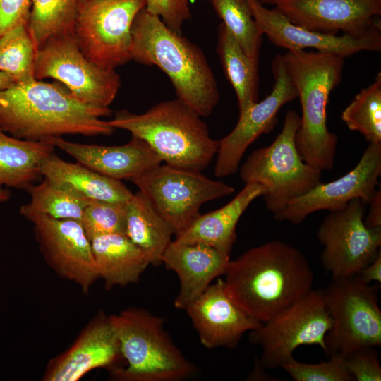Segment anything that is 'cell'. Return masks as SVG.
Instances as JSON below:
<instances>
[{"mask_svg":"<svg viewBox=\"0 0 381 381\" xmlns=\"http://www.w3.org/2000/svg\"><path fill=\"white\" fill-rule=\"evenodd\" d=\"M177 235L200 214L205 202L232 194L234 188L201 171L159 164L131 180Z\"/></svg>","mask_w":381,"mask_h":381,"instance_id":"9c48e42d","label":"cell"},{"mask_svg":"<svg viewBox=\"0 0 381 381\" xmlns=\"http://www.w3.org/2000/svg\"><path fill=\"white\" fill-rule=\"evenodd\" d=\"M120 342L125 368L112 370L123 381H180L197 368L175 345L164 328L163 318L128 308L110 315Z\"/></svg>","mask_w":381,"mask_h":381,"instance_id":"8992f818","label":"cell"},{"mask_svg":"<svg viewBox=\"0 0 381 381\" xmlns=\"http://www.w3.org/2000/svg\"><path fill=\"white\" fill-rule=\"evenodd\" d=\"M132 59L156 66L169 78L177 98L201 116H209L219 100L215 76L202 51L171 30L143 8L131 28Z\"/></svg>","mask_w":381,"mask_h":381,"instance_id":"3957f363","label":"cell"},{"mask_svg":"<svg viewBox=\"0 0 381 381\" xmlns=\"http://www.w3.org/2000/svg\"><path fill=\"white\" fill-rule=\"evenodd\" d=\"M368 214L364 218L365 225L370 229H381V191L377 189L368 203Z\"/></svg>","mask_w":381,"mask_h":381,"instance_id":"f35d334b","label":"cell"},{"mask_svg":"<svg viewBox=\"0 0 381 381\" xmlns=\"http://www.w3.org/2000/svg\"><path fill=\"white\" fill-rule=\"evenodd\" d=\"M365 204L360 199L349 201L322 219L317 237L324 246L320 260L332 279L358 274L381 251V229L364 224Z\"/></svg>","mask_w":381,"mask_h":381,"instance_id":"4fadbf2b","label":"cell"},{"mask_svg":"<svg viewBox=\"0 0 381 381\" xmlns=\"http://www.w3.org/2000/svg\"><path fill=\"white\" fill-rule=\"evenodd\" d=\"M332 326L323 289L308 294L250 331V341L262 350L260 363L275 369L291 361L301 346L317 345L325 350V338Z\"/></svg>","mask_w":381,"mask_h":381,"instance_id":"8fae6325","label":"cell"},{"mask_svg":"<svg viewBox=\"0 0 381 381\" xmlns=\"http://www.w3.org/2000/svg\"><path fill=\"white\" fill-rule=\"evenodd\" d=\"M341 119L347 127L370 143H381V74L362 89L345 108Z\"/></svg>","mask_w":381,"mask_h":381,"instance_id":"1f68e13d","label":"cell"},{"mask_svg":"<svg viewBox=\"0 0 381 381\" xmlns=\"http://www.w3.org/2000/svg\"><path fill=\"white\" fill-rule=\"evenodd\" d=\"M230 255L202 243L171 241L162 256V263L174 271L180 288L174 306L186 310L217 277L224 274Z\"/></svg>","mask_w":381,"mask_h":381,"instance_id":"7402d4cb","label":"cell"},{"mask_svg":"<svg viewBox=\"0 0 381 381\" xmlns=\"http://www.w3.org/2000/svg\"><path fill=\"white\" fill-rule=\"evenodd\" d=\"M14 84L16 81L11 76L0 71V90L9 88Z\"/></svg>","mask_w":381,"mask_h":381,"instance_id":"60d3db41","label":"cell"},{"mask_svg":"<svg viewBox=\"0 0 381 381\" xmlns=\"http://www.w3.org/2000/svg\"><path fill=\"white\" fill-rule=\"evenodd\" d=\"M37 50L28 23L11 29L0 37V71L11 76L16 83L35 80Z\"/></svg>","mask_w":381,"mask_h":381,"instance_id":"4dcf8cb0","label":"cell"},{"mask_svg":"<svg viewBox=\"0 0 381 381\" xmlns=\"http://www.w3.org/2000/svg\"><path fill=\"white\" fill-rule=\"evenodd\" d=\"M145 0H82L73 35L83 54L105 69L132 59L131 28Z\"/></svg>","mask_w":381,"mask_h":381,"instance_id":"30bf717a","label":"cell"},{"mask_svg":"<svg viewBox=\"0 0 381 381\" xmlns=\"http://www.w3.org/2000/svg\"><path fill=\"white\" fill-rule=\"evenodd\" d=\"M45 142L70 155L84 166L120 181L132 180L162 162L145 141L134 135L121 145L81 144L62 137L52 138Z\"/></svg>","mask_w":381,"mask_h":381,"instance_id":"44dd1931","label":"cell"},{"mask_svg":"<svg viewBox=\"0 0 381 381\" xmlns=\"http://www.w3.org/2000/svg\"><path fill=\"white\" fill-rule=\"evenodd\" d=\"M358 275L366 284L373 282L381 283V251L370 264L359 272Z\"/></svg>","mask_w":381,"mask_h":381,"instance_id":"ab89813d","label":"cell"},{"mask_svg":"<svg viewBox=\"0 0 381 381\" xmlns=\"http://www.w3.org/2000/svg\"><path fill=\"white\" fill-rule=\"evenodd\" d=\"M31 0H0V37L11 29L28 23Z\"/></svg>","mask_w":381,"mask_h":381,"instance_id":"74e56055","label":"cell"},{"mask_svg":"<svg viewBox=\"0 0 381 381\" xmlns=\"http://www.w3.org/2000/svg\"><path fill=\"white\" fill-rule=\"evenodd\" d=\"M126 235L145 254L150 264L162 263L174 231L140 190L126 202Z\"/></svg>","mask_w":381,"mask_h":381,"instance_id":"4316f807","label":"cell"},{"mask_svg":"<svg viewBox=\"0 0 381 381\" xmlns=\"http://www.w3.org/2000/svg\"><path fill=\"white\" fill-rule=\"evenodd\" d=\"M332 326L325 338L327 356L344 358L353 352L381 345V310L378 286L358 274L332 279L323 289Z\"/></svg>","mask_w":381,"mask_h":381,"instance_id":"ba28073f","label":"cell"},{"mask_svg":"<svg viewBox=\"0 0 381 381\" xmlns=\"http://www.w3.org/2000/svg\"><path fill=\"white\" fill-rule=\"evenodd\" d=\"M126 202L92 200L85 208L81 224L90 241L110 234L126 235Z\"/></svg>","mask_w":381,"mask_h":381,"instance_id":"836d02e7","label":"cell"},{"mask_svg":"<svg viewBox=\"0 0 381 381\" xmlns=\"http://www.w3.org/2000/svg\"><path fill=\"white\" fill-rule=\"evenodd\" d=\"M299 126L300 116L289 111L274 140L253 151L240 169L242 181L262 187L266 207L273 214L322 182V171L306 163L298 154L295 138Z\"/></svg>","mask_w":381,"mask_h":381,"instance_id":"52a82bcc","label":"cell"},{"mask_svg":"<svg viewBox=\"0 0 381 381\" xmlns=\"http://www.w3.org/2000/svg\"><path fill=\"white\" fill-rule=\"evenodd\" d=\"M189 0H145V9L157 16L172 31L181 34L183 23L190 18Z\"/></svg>","mask_w":381,"mask_h":381,"instance_id":"d590c367","label":"cell"},{"mask_svg":"<svg viewBox=\"0 0 381 381\" xmlns=\"http://www.w3.org/2000/svg\"><path fill=\"white\" fill-rule=\"evenodd\" d=\"M186 310L201 344L207 349H234L243 335L262 325L249 317L231 298L219 278Z\"/></svg>","mask_w":381,"mask_h":381,"instance_id":"ffe728a7","label":"cell"},{"mask_svg":"<svg viewBox=\"0 0 381 381\" xmlns=\"http://www.w3.org/2000/svg\"><path fill=\"white\" fill-rule=\"evenodd\" d=\"M109 108L86 104L62 83L32 80L0 90V129L17 138L46 141L64 135H110Z\"/></svg>","mask_w":381,"mask_h":381,"instance_id":"7a4b0ae2","label":"cell"},{"mask_svg":"<svg viewBox=\"0 0 381 381\" xmlns=\"http://www.w3.org/2000/svg\"><path fill=\"white\" fill-rule=\"evenodd\" d=\"M381 143H370L356 166L341 177L321 182L292 200L282 211L274 214L277 221L299 224L310 214L320 210L332 211L358 198L368 204L380 184Z\"/></svg>","mask_w":381,"mask_h":381,"instance_id":"2e32d148","label":"cell"},{"mask_svg":"<svg viewBox=\"0 0 381 381\" xmlns=\"http://www.w3.org/2000/svg\"><path fill=\"white\" fill-rule=\"evenodd\" d=\"M263 188L255 183H247L224 206L200 214L183 231L176 235V241L202 243L230 255L237 238L236 226L248 206L262 196Z\"/></svg>","mask_w":381,"mask_h":381,"instance_id":"603a6c76","label":"cell"},{"mask_svg":"<svg viewBox=\"0 0 381 381\" xmlns=\"http://www.w3.org/2000/svg\"><path fill=\"white\" fill-rule=\"evenodd\" d=\"M35 238L48 265L61 277L77 284L88 294L99 279L91 243L80 221L35 215Z\"/></svg>","mask_w":381,"mask_h":381,"instance_id":"9a60e30c","label":"cell"},{"mask_svg":"<svg viewBox=\"0 0 381 381\" xmlns=\"http://www.w3.org/2000/svg\"><path fill=\"white\" fill-rule=\"evenodd\" d=\"M283 59L301 105L295 138L298 154L312 167L322 172L330 170L338 138L328 130L327 107L331 92L341 80L344 58L304 49L287 51Z\"/></svg>","mask_w":381,"mask_h":381,"instance_id":"277c9868","label":"cell"},{"mask_svg":"<svg viewBox=\"0 0 381 381\" xmlns=\"http://www.w3.org/2000/svg\"><path fill=\"white\" fill-rule=\"evenodd\" d=\"M222 23L246 54L259 57L262 34L247 0H210Z\"/></svg>","mask_w":381,"mask_h":381,"instance_id":"d6a6232c","label":"cell"},{"mask_svg":"<svg viewBox=\"0 0 381 381\" xmlns=\"http://www.w3.org/2000/svg\"><path fill=\"white\" fill-rule=\"evenodd\" d=\"M283 368L294 381H352L345 358L339 354L329 356V360L318 363H304L294 358Z\"/></svg>","mask_w":381,"mask_h":381,"instance_id":"e575fe53","label":"cell"},{"mask_svg":"<svg viewBox=\"0 0 381 381\" xmlns=\"http://www.w3.org/2000/svg\"><path fill=\"white\" fill-rule=\"evenodd\" d=\"M121 358L120 342L110 315L99 311L68 349L49 361L42 380L78 381L96 368L113 370Z\"/></svg>","mask_w":381,"mask_h":381,"instance_id":"d6986e66","label":"cell"},{"mask_svg":"<svg viewBox=\"0 0 381 381\" xmlns=\"http://www.w3.org/2000/svg\"><path fill=\"white\" fill-rule=\"evenodd\" d=\"M26 190L30 195V201L20 207V214L26 219L35 215H44L81 222L84 210L92 201L44 177L40 183L32 184Z\"/></svg>","mask_w":381,"mask_h":381,"instance_id":"f1b7e54d","label":"cell"},{"mask_svg":"<svg viewBox=\"0 0 381 381\" xmlns=\"http://www.w3.org/2000/svg\"><path fill=\"white\" fill-rule=\"evenodd\" d=\"M54 148L47 142L17 138L0 129V188L26 190L42 176V164Z\"/></svg>","mask_w":381,"mask_h":381,"instance_id":"484cf974","label":"cell"},{"mask_svg":"<svg viewBox=\"0 0 381 381\" xmlns=\"http://www.w3.org/2000/svg\"><path fill=\"white\" fill-rule=\"evenodd\" d=\"M224 275L232 300L261 323L308 294L314 281L306 256L279 240L253 247L230 260Z\"/></svg>","mask_w":381,"mask_h":381,"instance_id":"6da1fadb","label":"cell"},{"mask_svg":"<svg viewBox=\"0 0 381 381\" xmlns=\"http://www.w3.org/2000/svg\"><path fill=\"white\" fill-rule=\"evenodd\" d=\"M35 78H52L80 102L100 108H109L121 86L115 69L102 68L87 59L73 33L52 36L37 47Z\"/></svg>","mask_w":381,"mask_h":381,"instance_id":"7c38bea8","label":"cell"},{"mask_svg":"<svg viewBox=\"0 0 381 381\" xmlns=\"http://www.w3.org/2000/svg\"><path fill=\"white\" fill-rule=\"evenodd\" d=\"M81 1L31 0L28 27L37 47L52 36L73 33L77 11Z\"/></svg>","mask_w":381,"mask_h":381,"instance_id":"f546056e","label":"cell"},{"mask_svg":"<svg viewBox=\"0 0 381 381\" xmlns=\"http://www.w3.org/2000/svg\"><path fill=\"white\" fill-rule=\"evenodd\" d=\"M274 85L270 94L240 112L234 129L219 140L214 167L217 177L235 174L247 148L260 135L268 133L277 123V114L287 102L298 97L297 90L286 70L283 55L278 54L272 64Z\"/></svg>","mask_w":381,"mask_h":381,"instance_id":"5bb4252c","label":"cell"},{"mask_svg":"<svg viewBox=\"0 0 381 381\" xmlns=\"http://www.w3.org/2000/svg\"><path fill=\"white\" fill-rule=\"evenodd\" d=\"M90 243L99 278L107 289L137 283L150 265L143 251L125 234L101 235Z\"/></svg>","mask_w":381,"mask_h":381,"instance_id":"d4e9b609","label":"cell"},{"mask_svg":"<svg viewBox=\"0 0 381 381\" xmlns=\"http://www.w3.org/2000/svg\"><path fill=\"white\" fill-rule=\"evenodd\" d=\"M201 116L179 99L164 101L143 114L118 111L107 121L145 141L162 162L192 170L205 169L217 155L219 140Z\"/></svg>","mask_w":381,"mask_h":381,"instance_id":"5b68a950","label":"cell"},{"mask_svg":"<svg viewBox=\"0 0 381 381\" xmlns=\"http://www.w3.org/2000/svg\"><path fill=\"white\" fill-rule=\"evenodd\" d=\"M247 1L260 32L266 35L274 44L288 51L310 48L345 58L362 51L381 50L380 18L361 37L346 34L337 36L310 30L296 25L275 8H266L260 0Z\"/></svg>","mask_w":381,"mask_h":381,"instance_id":"e0dca14e","label":"cell"},{"mask_svg":"<svg viewBox=\"0 0 381 381\" xmlns=\"http://www.w3.org/2000/svg\"><path fill=\"white\" fill-rule=\"evenodd\" d=\"M42 176L89 200L126 202L133 193L120 181L77 162H68L54 152L41 166Z\"/></svg>","mask_w":381,"mask_h":381,"instance_id":"cb8c5ba5","label":"cell"},{"mask_svg":"<svg viewBox=\"0 0 381 381\" xmlns=\"http://www.w3.org/2000/svg\"><path fill=\"white\" fill-rule=\"evenodd\" d=\"M217 52L226 78L238 99L239 112L258 102L259 57L245 53L222 23L217 30Z\"/></svg>","mask_w":381,"mask_h":381,"instance_id":"83f0119b","label":"cell"},{"mask_svg":"<svg viewBox=\"0 0 381 381\" xmlns=\"http://www.w3.org/2000/svg\"><path fill=\"white\" fill-rule=\"evenodd\" d=\"M348 372L356 381H380L381 367L376 348L356 351L345 358Z\"/></svg>","mask_w":381,"mask_h":381,"instance_id":"8d00e7d4","label":"cell"},{"mask_svg":"<svg viewBox=\"0 0 381 381\" xmlns=\"http://www.w3.org/2000/svg\"><path fill=\"white\" fill-rule=\"evenodd\" d=\"M310 30L353 37L365 34L381 15V0H260Z\"/></svg>","mask_w":381,"mask_h":381,"instance_id":"ac0fdd59","label":"cell"},{"mask_svg":"<svg viewBox=\"0 0 381 381\" xmlns=\"http://www.w3.org/2000/svg\"><path fill=\"white\" fill-rule=\"evenodd\" d=\"M11 193L9 190L0 188V204L6 202L11 198Z\"/></svg>","mask_w":381,"mask_h":381,"instance_id":"b9f144b4","label":"cell"}]
</instances>
